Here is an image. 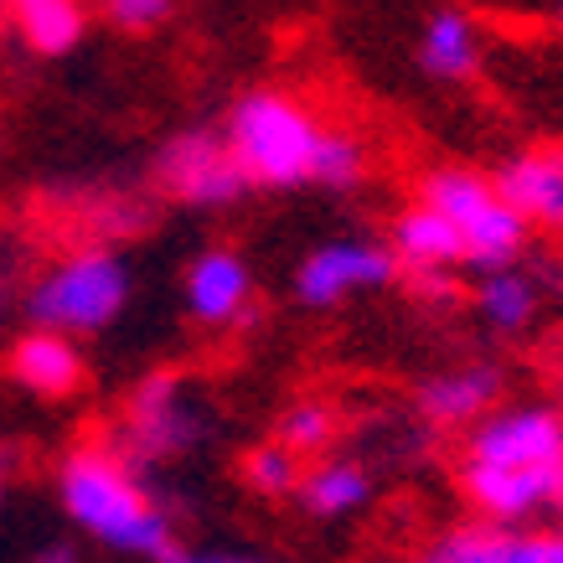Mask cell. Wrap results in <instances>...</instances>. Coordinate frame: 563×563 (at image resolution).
Returning <instances> with one entry per match:
<instances>
[{"mask_svg": "<svg viewBox=\"0 0 563 563\" xmlns=\"http://www.w3.org/2000/svg\"><path fill=\"white\" fill-rule=\"evenodd\" d=\"M57 501L93 543L130 553V559L172 563L176 559V528L166 507L145 492L135 465L124 461L114 444H84L73 450L57 471Z\"/></svg>", "mask_w": 563, "mask_h": 563, "instance_id": "6da1fadb", "label": "cell"}, {"mask_svg": "<svg viewBox=\"0 0 563 563\" xmlns=\"http://www.w3.org/2000/svg\"><path fill=\"white\" fill-rule=\"evenodd\" d=\"M222 140H228V151L239 161V172L249 176V187L295 191V187H321L331 124H321L285 88H254V93H243L228 109Z\"/></svg>", "mask_w": 563, "mask_h": 563, "instance_id": "7a4b0ae2", "label": "cell"}, {"mask_svg": "<svg viewBox=\"0 0 563 563\" xmlns=\"http://www.w3.org/2000/svg\"><path fill=\"white\" fill-rule=\"evenodd\" d=\"M130 306V264L114 249H78L63 264H52L26 295L32 331L52 336H93L114 325Z\"/></svg>", "mask_w": 563, "mask_h": 563, "instance_id": "3957f363", "label": "cell"}, {"mask_svg": "<svg viewBox=\"0 0 563 563\" xmlns=\"http://www.w3.org/2000/svg\"><path fill=\"white\" fill-rule=\"evenodd\" d=\"M419 202L434 207L465 249V264L481 274L512 269L528 254V222L501 202L492 176L471 172V166H434L419 176Z\"/></svg>", "mask_w": 563, "mask_h": 563, "instance_id": "277c9868", "label": "cell"}, {"mask_svg": "<svg viewBox=\"0 0 563 563\" xmlns=\"http://www.w3.org/2000/svg\"><path fill=\"white\" fill-rule=\"evenodd\" d=\"M465 465L563 476V409L553 404H507L465 434Z\"/></svg>", "mask_w": 563, "mask_h": 563, "instance_id": "5b68a950", "label": "cell"}, {"mask_svg": "<svg viewBox=\"0 0 563 563\" xmlns=\"http://www.w3.org/2000/svg\"><path fill=\"white\" fill-rule=\"evenodd\" d=\"M155 181L166 197L187 207H233L249 191V176L239 172V161L228 151V140L222 130H181L161 145L155 155Z\"/></svg>", "mask_w": 563, "mask_h": 563, "instance_id": "8992f818", "label": "cell"}, {"mask_svg": "<svg viewBox=\"0 0 563 563\" xmlns=\"http://www.w3.org/2000/svg\"><path fill=\"white\" fill-rule=\"evenodd\" d=\"M202 440V413L191 409L187 383L176 373H151L124 413V461H172Z\"/></svg>", "mask_w": 563, "mask_h": 563, "instance_id": "52a82bcc", "label": "cell"}, {"mask_svg": "<svg viewBox=\"0 0 563 563\" xmlns=\"http://www.w3.org/2000/svg\"><path fill=\"white\" fill-rule=\"evenodd\" d=\"M393 274H398V258H393L388 243L331 239L300 258V269H295V300L306 310H331V306H342L346 295L393 285Z\"/></svg>", "mask_w": 563, "mask_h": 563, "instance_id": "ba28073f", "label": "cell"}, {"mask_svg": "<svg viewBox=\"0 0 563 563\" xmlns=\"http://www.w3.org/2000/svg\"><path fill=\"white\" fill-rule=\"evenodd\" d=\"M413 563H563V528L461 522V528L429 538Z\"/></svg>", "mask_w": 563, "mask_h": 563, "instance_id": "9c48e42d", "label": "cell"}, {"mask_svg": "<svg viewBox=\"0 0 563 563\" xmlns=\"http://www.w3.org/2000/svg\"><path fill=\"white\" fill-rule=\"evenodd\" d=\"M501 202L528 222V233L563 239V145H528L492 172Z\"/></svg>", "mask_w": 563, "mask_h": 563, "instance_id": "30bf717a", "label": "cell"}, {"mask_svg": "<svg viewBox=\"0 0 563 563\" xmlns=\"http://www.w3.org/2000/svg\"><path fill=\"white\" fill-rule=\"evenodd\" d=\"M254 306V269L239 249H202L187 264V310L202 325H239Z\"/></svg>", "mask_w": 563, "mask_h": 563, "instance_id": "8fae6325", "label": "cell"}, {"mask_svg": "<svg viewBox=\"0 0 563 563\" xmlns=\"http://www.w3.org/2000/svg\"><path fill=\"white\" fill-rule=\"evenodd\" d=\"M507 388L501 367L492 362H465L419 383V413L434 429H476L486 413H496V398Z\"/></svg>", "mask_w": 563, "mask_h": 563, "instance_id": "7c38bea8", "label": "cell"}, {"mask_svg": "<svg viewBox=\"0 0 563 563\" xmlns=\"http://www.w3.org/2000/svg\"><path fill=\"white\" fill-rule=\"evenodd\" d=\"M11 377L36 398H68L84 388V352L68 336H52V331H26L11 346Z\"/></svg>", "mask_w": 563, "mask_h": 563, "instance_id": "4fadbf2b", "label": "cell"}, {"mask_svg": "<svg viewBox=\"0 0 563 563\" xmlns=\"http://www.w3.org/2000/svg\"><path fill=\"white\" fill-rule=\"evenodd\" d=\"M388 249L409 274H450L455 264H465V249H461V239H455V228L424 202L398 207Z\"/></svg>", "mask_w": 563, "mask_h": 563, "instance_id": "5bb4252c", "label": "cell"}, {"mask_svg": "<svg viewBox=\"0 0 563 563\" xmlns=\"http://www.w3.org/2000/svg\"><path fill=\"white\" fill-rule=\"evenodd\" d=\"M419 68L440 84H465L481 68V26L471 21V11L444 5L424 21L419 32Z\"/></svg>", "mask_w": 563, "mask_h": 563, "instance_id": "9a60e30c", "label": "cell"}, {"mask_svg": "<svg viewBox=\"0 0 563 563\" xmlns=\"http://www.w3.org/2000/svg\"><path fill=\"white\" fill-rule=\"evenodd\" d=\"M300 507L316 522H342V517H357L367 501H373V476L362 471L357 461H316L300 476Z\"/></svg>", "mask_w": 563, "mask_h": 563, "instance_id": "2e32d148", "label": "cell"}, {"mask_svg": "<svg viewBox=\"0 0 563 563\" xmlns=\"http://www.w3.org/2000/svg\"><path fill=\"white\" fill-rule=\"evenodd\" d=\"M538 310H543V285H538V274L528 269H496V274H481L476 279V316L492 325L496 336H517V331H528L538 321Z\"/></svg>", "mask_w": 563, "mask_h": 563, "instance_id": "e0dca14e", "label": "cell"}, {"mask_svg": "<svg viewBox=\"0 0 563 563\" xmlns=\"http://www.w3.org/2000/svg\"><path fill=\"white\" fill-rule=\"evenodd\" d=\"M11 21H16V36L36 57H68L88 32V11L78 0H21Z\"/></svg>", "mask_w": 563, "mask_h": 563, "instance_id": "ac0fdd59", "label": "cell"}, {"mask_svg": "<svg viewBox=\"0 0 563 563\" xmlns=\"http://www.w3.org/2000/svg\"><path fill=\"white\" fill-rule=\"evenodd\" d=\"M336 429H342V419H336L331 404H321V398H300V404H290V409L279 413L274 444H285L295 461H300V455H325L331 440H336Z\"/></svg>", "mask_w": 563, "mask_h": 563, "instance_id": "d6986e66", "label": "cell"}, {"mask_svg": "<svg viewBox=\"0 0 563 563\" xmlns=\"http://www.w3.org/2000/svg\"><path fill=\"white\" fill-rule=\"evenodd\" d=\"M300 476H306V465L295 461L285 444H254L249 455H243V481L254 486L258 496H295L300 492Z\"/></svg>", "mask_w": 563, "mask_h": 563, "instance_id": "ffe728a7", "label": "cell"}, {"mask_svg": "<svg viewBox=\"0 0 563 563\" xmlns=\"http://www.w3.org/2000/svg\"><path fill=\"white\" fill-rule=\"evenodd\" d=\"M103 16L120 32H155L161 21L172 16V0H109Z\"/></svg>", "mask_w": 563, "mask_h": 563, "instance_id": "44dd1931", "label": "cell"}, {"mask_svg": "<svg viewBox=\"0 0 563 563\" xmlns=\"http://www.w3.org/2000/svg\"><path fill=\"white\" fill-rule=\"evenodd\" d=\"M409 285L419 300H429V306H455V295H461L455 274H409Z\"/></svg>", "mask_w": 563, "mask_h": 563, "instance_id": "7402d4cb", "label": "cell"}, {"mask_svg": "<svg viewBox=\"0 0 563 563\" xmlns=\"http://www.w3.org/2000/svg\"><path fill=\"white\" fill-rule=\"evenodd\" d=\"M172 563H274L264 553H233V548H176Z\"/></svg>", "mask_w": 563, "mask_h": 563, "instance_id": "603a6c76", "label": "cell"}, {"mask_svg": "<svg viewBox=\"0 0 563 563\" xmlns=\"http://www.w3.org/2000/svg\"><path fill=\"white\" fill-rule=\"evenodd\" d=\"M32 563H78V553H73L68 543H52V548H42Z\"/></svg>", "mask_w": 563, "mask_h": 563, "instance_id": "cb8c5ba5", "label": "cell"}, {"mask_svg": "<svg viewBox=\"0 0 563 563\" xmlns=\"http://www.w3.org/2000/svg\"><path fill=\"white\" fill-rule=\"evenodd\" d=\"M559 26H563V5H559Z\"/></svg>", "mask_w": 563, "mask_h": 563, "instance_id": "d4e9b609", "label": "cell"}, {"mask_svg": "<svg viewBox=\"0 0 563 563\" xmlns=\"http://www.w3.org/2000/svg\"><path fill=\"white\" fill-rule=\"evenodd\" d=\"M559 507H563V501H559Z\"/></svg>", "mask_w": 563, "mask_h": 563, "instance_id": "484cf974", "label": "cell"}]
</instances>
